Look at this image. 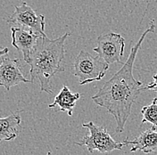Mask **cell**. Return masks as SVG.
<instances>
[{
    "label": "cell",
    "mask_w": 157,
    "mask_h": 155,
    "mask_svg": "<svg viewBox=\"0 0 157 155\" xmlns=\"http://www.w3.org/2000/svg\"><path fill=\"white\" fill-rule=\"evenodd\" d=\"M30 80L23 76L19 59L10 58L6 55L0 58V86L7 91L20 83H29Z\"/></svg>",
    "instance_id": "obj_7"
},
{
    "label": "cell",
    "mask_w": 157,
    "mask_h": 155,
    "mask_svg": "<svg viewBox=\"0 0 157 155\" xmlns=\"http://www.w3.org/2000/svg\"><path fill=\"white\" fill-rule=\"evenodd\" d=\"M97 45L93 51L106 63L110 65L118 62L123 65L121 58L124 55L125 39L121 34L111 31L100 35L97 39Z\"/></svg>",
    "instance_id": "obj_5"
},
{
    "label": "cell",
    "mask_w": 157,
    "mask_h": 155,
    "mask_svg": "<svg viewBox=\"0 0 157 155\" xmlns=\"http://www.w3.org/2000/svg\"><path fill=\"white\" fill-rule=\"evenodd\" d=\"M82 127L88 129L89 135L84 136L79 142H75L74 144L79 146H86L89 153H93L94 151H98L101 153H111L114 150H121L125 146L124 143L114 141L105 128L96 125L92 121L83 123Z\"/></svg>",
    "instance_id": "obj_4"
},
{
    "label": "cell",
    "mask_w": 157,
    "mask_h": 155,
    "mask_svg": "<svg viewBox=\"0 0 157 155\" xmlns=\"http://www.w3.org/2000/svg\"><path fill=\"white\" fill-rule=\"evenodd\" d=\"M6 21L19 26V28L28 29L42 38H46L45 33V15L37 14L26 2H22L21 6H14V12L7 17Z\"/></svg>",
    "instance_id": "obj_6"
},
{
    "label": "cell",
    "mask_w": 157,
    "mask_h": 155,
    "mask_svg": "<svg viewBox=\"0 0 157 155\" xmlns=\"http://www.w3.org/2000/svg\"><path fill=\"white\" fill-rule=\"evenodd\" d=\"M11 31L13 47L22 54L23 60L26 62L41 37L29 29L19 27H12Z\"/></svg>",
    "instance_id": "obj_8"
},
{
    "label": "cell",
    "mask_w": 157,
    "mask_h": 155,
    "mask_svg": "<svg viewBox=\"0 0 157 155\" xmlns=\"http://www.w3.org/2000/svg\"><path fill=\"white\" fill-rule=\"evenodd\" d=\"M153 79H154V81L149 83L146 87H144L143 91L144 90H150V91H155L157 93V73L153 76Z\"/></svg>",
    "instance_id": "obj_13"
},
{
    "label": "cell",
    "mask_w": 157,
    "mask_h": 155,
    "mask_svg": "<svg viewBox=\"0 0 157 155\" xmlns=\"http://www.w3.org/2000/svg\"><path fill=\"white\" fill-rule=\"evenodd\" d=\"M108 69L109 64L98 55L93 56L88 52L81 50L74 60L72 73L78 78L79 85H85L101 80Z\"/></svg>",
    "instance_id": "obj_3"
},
{
    "label": "cell",
    "mask_w": 157,
    "mask_h": 155,
    "mask_svg": "<svg viewBox=\"0 0 157 155\" xmlns=\"http://www.w3.org/2000/svg\"><path fill=\"white\" fill-rule=\"evenodd\" d=\"M21 119L18 112L11 113L9 116L0 118V143L15 139L19 134Z\"/></svg>",
    "instance_id": "obj_11"
},
{
    "label": "cell",
    "mask_w": 157,
    "mask_h": 155,
    "mask_svg": "<svg viewBox=\"0 0 157 155\" xmlns=\"http://www.w3.org/2000/svg\"><path fill=\"white\" fill-rule=\"evenodd\" d=\"M70 35V32H66L56 39L41 37L27 59L26 63L30 67V83L38 79L41 92L52 95L51 80L58 72L64 71L63 66L65 56L64 43Z\"/></svg>",
    "instance_id": "obj_2"
},
{
    "label": "cell",
    "mask_w": 157,
    "mask_h": 155,
    "mask_svg": "<svg viewBox=\"0 0 157 155\" xmlns=\"http://www.w3.org/2000/svg\"><path fill=\"white\" fill-rule=\"evenodd\" d=\"M81 95L78 93L73 94L67 86H63L58 95L55 97L53 104H49V109L58 108L57 111L66 112L70 117L73 114V109L76 105V102L80 98Z\"/></svg>",
    "instance_id": "obj_10"
},
{
    "label": "cell",
    "mask_w": 157,
    "mask_h": 155,
    "mask_svg": "<svg viewBox=\"0 0 157 155\" xmlns=\"http://www.w3.org/2000/svg\"><path fill=\"white\" fill-rule=\"evenodd\" d=\"M8 52H9V49L7 48V47L1 49V50H0V58H1L2 56L6 55H8Z\"/></svg>",
    "instance_id": "obj_14"
},
{
    "label": "cell",
    "mask_w": 157,
    "mask_h": 155,
    "mask_svg": "<svg viewBox=\"0 0 157 155\" xmlns=\"http://www.w3.org/2000/svg\"><path fill=\"white\" fill-rule=\"evenodd\" d=\"M126 146H132L130 152H142L144 153H152L157 152V130L151 127L146 131L142 132L135 139L129 141L126 139L124 142Z\"/></svg>",
    "instance_id": "obj_9"
},
{
    "label": "cell",
    "mask_w": 157,
    "mask_h": 155,
    "mask_svg": "<svg viewBox=\"0 0 157 155\" xmlns=\"http://www.w3.org/2000/svg\"><path fill=\"white\" fill-rule=\"evenodd\" d=\"M141 113L143 115L141 123L144 124L149 122L157 130V97L154 98L153 102L149 105L142 108Z\"/></svg>",
    "instance_id": "obj_12"
},
{
    "label": "cell",
    "mask_w": 157,
    "mask_h": 155,
    "mask_svg": "<svg viewBox=\"0 0 157 155\" xmlns=\"http://www.w3.org/2000/svg\"><path fill=\"white\" fill-rule=\"evenodd\" d=\"M47 155H52V153H50V152H48V153H47Z\"/></svg>",
    "instance_id": "obj_15"
},
{
    "label": "cell",
    "mask_w": 157,
    "mask_h": 155,
    "mask_svg": "<svg viewBox=\"0 0 157 155\" xmlns=\"http://www.w3.org/2000/svg\"><path fill=\"white\" fill-rule=\"evenodd\" d=\"M155 29V24L152 21L149 28L143 32L137 44L131 48L127 61L122 67L103 85L95 96L91 97L96 104L105 108L114 117L117 133L124 131L132 105L143 91V83L133 76L134 62L145 38L149 32H154Z\"/></svg>",
    "instance_id": "obj_1"
}]
</instances>
